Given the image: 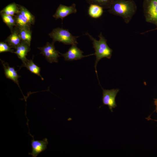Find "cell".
Returning <instances> with one entry per match:
<instances>
[{
	"label": "cell",
	"instance_id": "1",
	"mask_svg": "<svg viewBox=\"0 0 157 157\" xmlns=\"http://www.w3.org/2000/svg\"><path fill=\"white\" fill-rule=\"evenodd\" d=\"M137 10V6L133 0H114L108 12L121 17L124 22L128 24Z\"/></svg>",
	"mask_w": 157,
	"mask_h": 157
},
{
	"label": "cell",
	"instance_id": "2",
	"mask_svg": "<svg viewBox=\"0 0 157 157\" xmlns=\"http://www.w3.org/2000/svg\"><path fill=\"white\" fill-rule=\"evenodd\" d=\"M85 35L88 36L90 39L92 41L93 47L95 51L94 54L96 57L94 67L95 71L98 80L96 68L97 63L101 59L103 58H110L112 55L113 50L108 45L107 43V40L103 36L101 32L98 35L99 38L98 40L94 38L87 32L86 33Z\"/></svg>",
	"mask_w": 157,
	"mask_h": 157
},
{
	"label": "cell",
	"instance_id": "3",
	"mask_svg": "<svg viewBox=\"0 0 157 157\" xmlns=\"http://www.w3.org/2000/svg\"><path fill=\"white\" fill-rule=\"evenodd\" d=\"M49 35L54 42L58 41L65 44L72 45L78 44L77 39L79 36L73 35L68 29L57 28L54 29Z\"/></svg>",
	"mask_w": 157,
	"mask_h": 157
},
{
	"label": "cell",
	"instance_id": "4",
	"mask_svg": "<svg viewBox=\"0 0 157 157\" xmlns=\"http://www.w3.org/2000/svg\"><path fill=\"white\" fill-rule=\"evenodd\" d=\"M143 8L146 21L153 24L156 26L154 29L142 33L144 34L157 29V0H144Z\"/></svg>",
	"mask_w": 157,
	"mask_h": 157
},
{
	"label": "cell",
	"instance_id": "5",
	"mask_svg": "<svg viewBox=\"0 0 157 157\" xmlns=\"http://www.w3.org/2000/svg\"><path fill=\"white\" fill-rule=\"evenodd\" d=\"M55 42H47L42 47H38L41 51L40 53L44 56L47 61L50 63H58V58L60 57V52L56 50L54 45Z\"/></svg>",
	"mask_w": 157,
	"mask_h": 157
},
{
	"label": "cell",
	"instance_id": "6",
	"mask_svg": "<svg viewBox=\"0 0 157 157\" xmlns=\"http://www.w3.org/2000/svg\"><path fill=\"white\" fill-rule=\"evenodd\" d=\"M102 89L103 90L102 101L103 105H108L111 111L113 112V108H114L117 106L115 99L119 89L106 90L102 88Z\"/></svg>",
	"mask_w": 157,
	"mask_h": 157
},
{
	"label": "cell",
	"instance_id": "7",
	"mask_svg": "<svg viewBox=\"0 0 157 157\" xmlns=\"http://www.w3.org/2000/svg\"><path fill=\"white\" fill-rule=\"evenodd\" d=\"M83 52L77 47L76 44L72 45L68 50L65 53H59L63 56L64 60L66 61H72L81 59L85 57L91 55H94V53L84 56Z\"/></svg>",
	"mask_w": 157,
	"mask_h": 157
},
{
	"label": "cell",
	"instance_id": "8",
	"mask_svg": "<svg viewBox=\"0 0 157 157\" xmlns=\"http://www.w3.org/2000/svg\"><path fill=\"white\" fill-rule=\"evenodd\" d=\"M77 12L76 4L73 3L70 6H67L60 4L53 15V17L56 19L60 18L63 21V18L72 14Z\"/></svg>",
	"mask_w": 157,
	"mask_h": 157
},
{
	"label": "cell",
	"instance_id": "9",
	"mask_svg": "<svg viewBox=\"0 0 157 157\" xmlns=\"http://www.w3.org/2000/svg\"><path fill=\"white\" fill-rule=\"evenodd\" d=\"M33 138L31 143L32 151L31 153H28V154L32 157H36L47 149L48 142L47 138H44L41 140H35L33 137Z\"/></svg>",
	"mask_w": 157,
	"mask_h": 157
},
{
	"label": "cell",
	"instance_id": "10",
	"mask_svg": "<svg viewBox=\"0 0 157 157\" xmlns=\"http://www.w3.org/2000/svg\"><path fill=\"white\" fill-rule=\"evenodd\" d=\"M4 71V73L7 78L10 79L16 83L19 88L18 79L20 76L18 75L14 67H10L8 64L1 60Z\"/></svg>",
	"mask_w": 157,
	"mask_h": 157
},
{
	"label": "cell",
	"instance_id": "11",
	"mask_svg": "<svg viewBox=\"0 0 157 157\" xmlns=\"http://www.w3.org/2000/svg\"><path fill=\"white\" fill-rule=\"evenodd\" d=\"M21 41L18 28L16 26L14 27L11 34L7 38L5 42H7L11 48L16 49Z\"/></svg>",
	"mask_w": 157,
	"mask_h": 157
},
{
	"label": "cell",
	"instance_id": "12",
	"mask_svg": "<svg viewBox=\"0 0 157 157\" xmlns=\"http://www.w3.org/2000/svg\"><path fill=\"white\" fill-rule=\"evenodd\" d=\"M16 51L14 52L23 62L25 63L27 60L26 56L30 49V45L26 42L21 41L20 44L16 47Z\"/></svg>",
	"mask_w": 157,
	"mask_h": 157
},
{
	"label": "cell",
	"instance_id": "13",
	"mask_svg": "<svg viewBox=\"0 0 157 157\" xmlns=\"http://www.w3.org/2000/svg\"><path fill=\"white\" fill-rule=\"evenodd\" d=\"M88 12L89 15L92 18H99L101 17L103 14V8L97 4H90Z\"/></svg>",
	"mask_w": 157,
	"mask_h": 157
},
{
	"label": "cell",
	"instance_id": "14",
	"mask_svg": "<svg viewBox=\"0 0 157 157\" xmlns=\"http://www.w3.org/2000/svg\"><path fill=\"white\" fill-rule=\"evenodd\" d=\"M30 28V27L18 28L22 41L26 42L30 46L32 39V32Z\"/></svg>",
	"mask_w": 157,
	"mask_h": 157
},
{
	"label": "cell",
	"instance_id": "15",
	"mask_svg": "<svg viewBox=\"0 0 157 157\" xmlns=\"http://www.w3.org/2000/svg\"><path fill=\"white\" fill-rule=\"evenodd\" d=\"M22 66L26 67L31 72L39 76L42 80H44L43 78L40 74V68L34 63L33 60L28 59L23 63Z\"/></svg>",
	"mask_w": 157,
	"mask_h": 157
},
{
	"label": "cell",
	"instance_id": "16",
	"mask_svg": "<svg viewBox=\"0 0 157 157\" xmlns=\"http://www.w3.org/2000/svg\"><path fill=\"white\" fill-rule=\"evenodd\" d=\"M19 13V10L18 5L15 3L8 4L0 12V13L13 16H15V14L16 15Z\"/></svg>",
	"mask_w": 157,
	"mask_h": 157
},
{
	"label": "cell",
	"instance_id": "17",
	"mask_svg": "<svg viewBox=\"0 0 157 157\" xmlns=\"http://www.w3.org/2000/svg\"><path fill=\"white\" fill-rule=\"evenodd\" d=\"M19 12L31 24L33 25L35 22V17L29 11L23 6L18 5Z\"/></svg>",
	"mask_w": 157,
	"mask_h": 157
},
{
	"label": "cell",
	"instance_id": "18",
	"mask_svg": "<svg viewBox=\"0 0 157 157\" xmlns=\"http://www.w3.org/2000/svg\"><path fill=\"white\" fill-rule=\"evenodd\" d=\"M2 20L10 28L11 32L14 28L16 26L14 16L7 15L3 13H0Z\"/></svg>",
	"mask_w": 157,
	"mask_h": 157
},
{
	"label": "cell",
	"instance_id": "19",
	"mask_svg": "<svg viewBox=\"0 0 157 157\" xmlns=\"http://www.w3.org/2000/svg\"><path fill=\"white\" fill-rule=\"evenodd\" d=\"M16 26L19 28L30 27L31 25L19 12L14 16Z\"/></svg>",
	"mask_w": 157,
	"mask_h": 157
},
{
	"label": "cell",
	"instance_id": "20",
	"mask_svg": "<svg viewBox=\"0 0 157 157\" xmlns=\"http://www.w3.org/2000/svg\"><path fill=\"white\" fill-rule=\"evenodd\" d=\"M114 0H86L90 4H95L98 5L103 9H108Z\"/></svg>",
	"mask_w": 157,
	"mask_h": 157
},
{
	"label": "cell",
	"instance_id": "21",
	"mask_svg": "<svg viewBox=\"0 0 157 157\" xmlns=\"http://www.w3.org/2000/svg\"><path fill=\"white\" fill-rule=\"evenodd\" d=\"M11 48L6 42H0V53L7 52L14 53V50Z\"/></svg>",
	"mask_w": 157,
	"mask_h": 157
},
{
	"label": "cell",
	"instance_id": "22",
	"mask_svg": "<svg viewBox=\"0 0 157 157\" xmlns=\"http://www.w3.org/2000/svg\"><path fill=\"white\" fill-rule=\"evenodd\" d=\"M154 104L156 107L155 111L157 113V99H154Z\"/></svg>",
	"mask_w": 157,
	"mask_h": 157
},
{
	"label": "cell",
	"instance_id": "23",
	"mask_svg": "<svg viewBox=\"0 0 157 157\" xmlns=\"http://www.w3.org/2000/svg\"><path fill=\"white\" fill-rule=\"evenodd\" d=\"M155 120V121L157 122V120Z\"/></svg>",
	"mask_w": 157,
	"mask_h": 157
}]
</instances>
